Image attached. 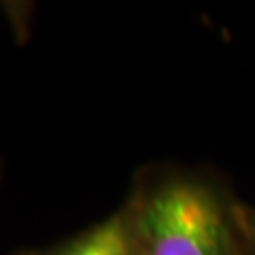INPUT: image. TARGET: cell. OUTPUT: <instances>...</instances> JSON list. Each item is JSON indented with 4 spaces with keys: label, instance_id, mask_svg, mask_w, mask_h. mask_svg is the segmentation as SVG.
<instances>
[{
    "label": "cell",
    "instance_id": "obj_1",
    "mask_svg": "<svg viewBox=\"0 0 255 255\" xmlns=\"http://www.w3.org/2000/svg\"><path fill=\"white\" fill-rule=\"evenodd\" d=\"M125 206L138 255H242L231 206L197 178L142 174Z\"/></svg>",
    "mask_w": 255,
    "mask_h": 255
},
{
    "label": "cell",
    "instance_id": "obj_2",
    "mask_svg": "<svg viewBox=\"0 0 255 255\" xmlns=\"http://www.w3.org/2000/svg\"><path fill=\"white\" fill-rule=\"evenodd\" d=\"M11 255H138L127 206L85 231L44 248H19Z\"/></svg>",
    "mask_w": 255,
    "mask_h": 255
},
{
    "label": "cell",
    "instance_id": "obj_3",
    "mask_svg": "<svg viewBox=\"0 0 255 255\" xmlns=\"http://www.w3.org/2000/svg\"><path fill=\"white\" fill-rule=\"evenodd\" d=\"M231 210H233V219H235L238 235L255 254V208L235 204L231 206Z\"/></svg>",
    "mask_w": 255,
    "mask_h": 255
}]
</instances>
